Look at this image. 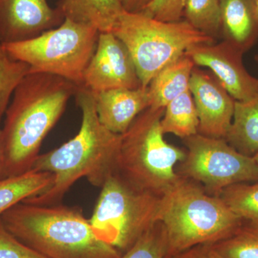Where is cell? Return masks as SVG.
<instances>
[{
    "label": "cell",
    "instance_id": "2e32d148",
    "mask_svg": "<svg viewBox=\"0 0 258 258\" xmlns=\"http://www.w3.org/2000/svg\"><path fill=\"white\" fill-rule=\"evenodd\" d=\"M195 66L184 52L163 68L148 86L149 108H165L168 103L188 91Z\"/></svg>",
    "mask_w": 258,
    "mask_h": 258
},
{
    "label": "cell",
    "instance_id": "8fae6325",
    "mask_svg": "<svg viewBox=\"0 0 258 258\" xmlns=\"http://www.w3.org/2000/svg\"><path fill=\"white\" fill-rule=\"evenodd\" d=\"M185 54L195 66L208 68L235 101H248L258 96V79L244 67L243 52L228 42L192 45Z\"/></svg>",
    "mask_w": 258,
    "mask_h": 258
},
{
    "label": "cell",
    "instance_id": "6da1fadb",
    "mask_svg": "<svg viewBox=\"0 0 258 258\" xmlns=\"http://www.w3.org/2000/svg\"><path fill=\"white\" fill-rule=\"evenodd\" d=\"M74 97L82 113L81 128L69 142L37 157L32 169L51 173L53 181L43 192L23 203L58 205L78 180L86 178L90 184L101 188L116 170L121 135L113 133L100 122L93 92L78 86Z\"/></svg>",
    "mask_w": 258,
    "mask_h": 258
},
{
    "label": "cell",
    "instance_id": "8992f818",
    "mask_svg": "<svg viewBox=\"0 0 258 258\" xmlns=\"http://www.w3.org/2000/svg\"><path fill=\"white\" fill-rule=\"evenodd\" d=\"M112 33L127 47L133 57L142 88L166 64L192 45L213 43L215 39L199 31L187 21L166 23L143 13L124 11Z\"/></svg>",
    "mask_w": 258,
    "mask_h": 258
},
{
    "label": "cell",
    "instance_id": "f1b7e54d",
    "mask_svg": "<svg viewBox=\"0 0 258 258\" xmlns=\"http://www.w3.org/2000/svg\"><path fill=\"white\" fill-rule=\"evenodd\" d=\"M153 0H120L123 10L127 13H141Z\"/></svg>",
    "mask_w": 258,
    "mask_h": 258
},
{
    "label": "cell",
    "instance_id": "cb8c5ba5",
    "mask_svg": "<svg viewBox=\"0 0 258 258\" xmlns=\"http://www.w3.org/2000/svg\"><path fill=\"white\" fill-rule=\"evenodd\" d=\"M29 73L28 64L12 58L0 40V120L6 113L15 89Z\"/></svg>",
    "mask_w": 258,
    "mask_h": 258
},
{
    "label": "cell",
    "instance_id": "83f0119b",
    "mask_svg": "<svg viewBox=\"0 0 258 258\" xmlns=\"http://www.w3.org/2000/svg\"><path fill=\"white\" fill-rule=\"evenodd\" d=\"M170 258H219L210 244H200L183 251Z\"/></svg>",
    "mask_w": 258,
    "mask_h": 258
},
{
    "label": "cell",
    "instance_id": "277c9868",
    "mask_svg": "<svg viewBox=\"0 0 258 258\" xmlns=\"http://www.w3.org/2000/svg\"><path fill=\"white\" fill-rule=\"evenodd\" d=\"M244 220L220 197L180 176L161 197L159 222L166 240V258L200 244H212L235 232Z\"/></svg>",
    "mask_w": 258,
    "mask_h": 258
},
{
    "label": "cell",
    "instance_id": "f546056e",
    "mask_svg": "<svg viewBox=\"0 0 258 258\" xmlns=\"http://www.w3.org/2000/svg\"><path fill=\"white\" fill-rule=\"evenodd\" d=\"M5 176L4 152H3V141H2V131L0 129V179Z\"/></svg>",
    "mask_w": 258,
    "mask_h": 258
},
{
    "label": "cell",
    "instance_id": "d6986e66",
    "mask_svg": "<svg viewBox=\"0 0 258 258\" xmlns=\"http://www.w3.org/2000/svg\"><path fill=\"white\" fill-rule=\"evenodd\" d=\"M52 181L51 173L34 169L0 179V217L18 204L43 192Z\"/></svg>",
    "mask_w": 258,
    "mask_h": 258
},
{
    "label": "cell",
    "instance_id": "ac0fdd59",
    "mask_svg": "<svg viewBox=\"0 0 258 258\" xmlns=\"http://www.w3.org/2000/svg\"><path fill=\"white\" fill-rule=\"evenodd\" d=\"M225 140L237 152L254 157L258 153V96L235 102L233 118Z\"/></svg>",
    "mask_w": 258,
    "mask_h": 258
},
{
    "label": "cell",
    "instance_id": "4316f807",
    "mask_svg": "<svg viewBox=\"0 0 258 258\" xmlns=\"http://www.w3.org/2000/svg\"><path fill=\"white\" fill-rule=\"evenodd\" d=\"M0 258L46 257L30 248L10 233L0 219Z\"/></svg>",
    "mask_w": 258,
    "mask_h": 258
},
{
    "label": "cell",
    "instance_id": "7c38bea8",
    "mask_svg": "<svg viewBox=\"0 0 258 258\" xmlns=\"http://www.w3.org/2000/svg\"><path fill=\"white\" fill-rule=\"evenodd\" d=\"M189 90L198 111V134L225 139L233 118L235 100L211 71L196 66L191 72Z\"/></svg>",
    "mask_w": 258,
    "mask_h": 258
},
{
    "label": "cell",
    "instance_id": "4fadbf2b",
    "mask_svg": "<svg viewBox=\"0 0 258 258\" xmlns=\"http://www.w3.org/2000/svg\"><path fill=\"white\" fill-rule=\"evenodd\" d=\"M47 0H0V40L11 43L30 40L63 22Z\"/></svg>",
    "mask_w": 258,
    "mask_h": 258
},
{
    "label": "cell",
    "instance_id": "7a4b0ae2",
    "mask_svg": "<svg viewBox=\"0 0 258 258\" xmlns=\"http://www.w3.org/2000/svg\"><path fill=\"white\" fill-rule=\"evenodd\" d=\"M78 86L55 75L29 73L12 97L1 129L5 176L31 170L44 139Z\"/></svg>",
    "mask_w": 258,
    "mask_h": 258
},
{
    "label": "cell",
    "instance_id": "d4e9b609",
    "mask_svg": "<svg viewBox=\"0 0 258 258\" xmlns=\"http://www.w3.org/2000/svg\"><path fill=\"white\" fill-rule=\"evenodd\" d=\"M166 240L163 226L157 222L120 258H166Z\"/></svg>",
    "mask_w": 258,
    "mask_h": 258
},
{
    "label": "cell",
    "instance_id": "5b68a950",
    "mask_svg": "<svg viewBox=\"0 0 258 258\" xmlns=\"http://www.w3.org/2000/svg\"><path fill=\"white\" fill-rule=\"evenodd\" d=\"M165 108H148L137 117L121 139L116 171L139 189L162 196L179 179L176 166L186 152L166 142L161 128Z\"/></svg>",
    "mask_w": 258,
    "mask_h": 258
},
{
    "label": "cell",
    "instance_id": "9c48e42d",
    "mask_svg": "<svg viewBox=\"0 0 258 258\" xmlns=\"http://www.w3.org/2000/svg\"><path fill=\"white\" fill-rule=\"evenodd\" d=\"M183 142L186 155L176 166V172L198 183L210 195L219 197L232 185L258 181V164L254 158L237 152L225 139L198 134Z\"/></svg>",
    "mask_w": 258,
    "mask_h": 258
},
{
    "label": "cell",
    "instance_id": "5bb4252c",
    "mask_svg": "<svg viewBox=\"0 0 258 258\" xmlns=\"http://www.w3.org/2000/svg\"><path fill=\"white\" fill-rule=\"evenodd\" d=\"M93 94L100 122L113 133L120 135L142 112L149 108L147 88H116Z\"/></svg>",
    "mask_w": 258,
    "mask_h": 258
},
{
    "label": "cell",
    "instance_id": "7402d4cb",
    "mask_svg": "<svg viewBox=\"0 0 258 258\" xmlns=\"http://www.w3.org/2000/svg\"><path fill=\"white\" fill-rule=\"evenodd\" d=\"M221 0H186L184 11L186 21L208 36H221Z\"/></svg>",
    "mask_w": 258,
    "mask_h": 258
},
{
    "label": "cell",
    "instance_id": "30bf717a",
    "mask_svg": "<svg viewBox=\"0 0 258 258\" xmlns=\"http://www.w3.org/2000/svg\"><path fill=\"white\" fill-rule=\"evenodd\" d=\"M81 86L93 93L142 87L133 57L124 43L112 32H100Z\"/></svg>",
    "mask_w": 258,
    "mask_h": 258
},
{
    "label": "cell",
    "instance_id": "d6a6232c",
    "mask_svg": "<svg viewBox=\"0 0 258 258\" xmlns=\"http://www.w3.org/2000/svg\"><path fill=\"white\" fill-rule=\"evenodd\" d=\"M254 59H255L256 62H257V66H258V55L255 56V57H254Z\"/></svg>",
    "mask_w": 258,
    "mask_h": 258
},
{
    "label": "cell",
    "instance_id": "9a60e30c",
    "mask_svg": "<svg viewBox=\"0 0 258 258\" xmlns=\"http://www.w3.org/2000/svg\"><path fill=\"white\" fill-rule=\"evenodd\" d=\"M257 0H221V36L243 53L258 40Z\"/></svg>",
    "mask_w": 258,
    "mask_h": 258
},
{
    "label": "cell",
    "instance_id": "e0dca14e",
    "mask_svg": "<svg viewBox=\"0 0 258 258\" xmlns=\"http://www.w3.org/2000/svg\"><path fill=\"white\" fill-rule=\"evenodd\" d=\"M57 8L64 19L89 25L99 32H112L124 11L120 0H60Z\"/></svg>",
    "mask_w": 258,
    "mask_h": 258
},
{
    "label": "cell",
    "instance_id": "3957f363",
    "mask_svg": "<svg viewBox=\"0 0 258 258\" xmlns=\"http://www.w3.org/2000/svg\"><path fill=\"white\" fill-rule=\"evenodd\" d=\"M10 233L46 258H120L79 208L21 203L0 217Z\"/></svg>",
    "mask_w": 258,
    "mask_h": 258
},
{
    "label": "cell",
    "instance_id": "ba28073f",
    "mask_svg": "<svg viewBox=\"0 0 258 258\" xmlns=\"http://www.w3.org/2000/svg\"><path fill=\"white\" fill-rule=\"evenodd\" d=\"M99 33L89 25L64 19L57 28L34 38L3 44L12 58L28 64L30 73L55 75L81 86Z\"/></svg>",
    "mask_w": 258,
    "mask_h": 258
},
{
    "label": "cell",
    "instance_id": "52a82bcc",
    "mask_svg": "<svg viewBox=\"0 0 258 258\" xmlns=\"http://www.w3.org/2000/svg\"><path fill=\"white\" fill-rule=\"evenodd\" d=\"M101 188L90 223L98 238L122 254L159 222L162 196L136 187L116 170Z\"/></svg>",
    "mask_w": 258,
    "mask_h": 258
},
{
    "label": "cell",
    "instance_id": "484cf974",
    "mask_svg": "<svg viewBox=\"0 0 258 258\" xmlns=\"http://www.w3.org/2000/svg\"><path fill=\"white\" fill-rule=\"evenodd\" d=\"M186 0H153L141 13L159 21L172 23L184 17Z\"/></svg>",
    "mask_w": 258,
    "mask_h": 258
},
{
    "label": "cell",
    "instance_id": "4dcf8cb0",
    "mask_svg": "<svg viewBox=\"0 0 258 258\" xmlns=\"http://www.w3.org/2000/svg\"><path fill=\"white\" fill-rule=\"evenodd\" d=\"M254 160H255L256 162H257V164H258V153L257 154H256L255 156L253 157Z\"/></svg>",
    "mask_w": 258,
    "mask_h": 258
},
{
    "label": "cell",
    "instance_id": "ffe728a7",
    "mask_svg": "<svg viewBox=\"0 0 258 258\" xmlns=\"http://www.w3.org/2000/svg\"><path fill=\"white\" fill-rule=\"evenodd\" d=\"M199 117L189 90L168 103L161 119L163 134H171L181 139L198 134Z\"/></svg>",
    "mask_w": 258,
    "mask_h": 258
},
{
    "label": "cell",
    "instance_id": "44dd1931",
    "mask_svg": "<svg viewBox=\"0 0 258 258\" xmlns=\"http://www.w3.org/2000/svg\"><path fill=\"white\" fill-rule=\"evenodd\" d=\"M210 246L219 258H258V222L244 220L232 235Z\"/></svg>",
    "mask_w": 258,
    "mask_h": 258
},
{
    "label": "cell",
    "instance_id": "603a6c76",
    "mask_svg": "<svg viewBox=\"0 0 258 258\" xmlns=\"http://www.w3.org/2000/svg\"><path fill=\"white\" fill-rule=\"evenodd\" d=\"M219 197L242 220L258 222V181L232 185Z\"/></svg>",
    "mask_w": 258,
    "mask_h": 258
},
{
    "label": "cell",
    "instance_id": "1f68e13d",
    "mask_svg": "<svg viewBox=\"0 0 258 258\" xmlns=\"http://www.w3.org/2000/svg\"><path fill=\"white\" fill-rule=\"evenodd\" d=\"M256 9H257V13L258 15V0L256 1Z\"/></svg>",
    "mask_w": 258,
    "mask_h": 258
}]
</instances>
